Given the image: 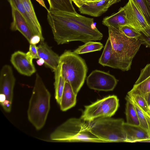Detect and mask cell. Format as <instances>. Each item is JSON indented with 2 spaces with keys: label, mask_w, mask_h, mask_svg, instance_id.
Listing matches in <instances>:
<instances>
[{
  "label": "cell",
  "mask_w": 150,
  "mask_h": 150,
  "mask_svg": "<svg viewBox=\"0 0 150 150\" xmlns=\"http://www.w3.org/2000/svg\"><path fill=\"white\" fill-rule=\"evenodd\" d=\"M47 20L54 38L58 45L73 41L86 42L101 40L103 34L94 24L93 18L81 15L76 12L47 11Z\"/></svg>",
  "instance_id": "cell-1"
},
{
  "label": "cell",
  "mask_w": 150,
  "mask_h": 150,
  "mask_svg": "<svg viewBox=\"0 0 150 150\" xmlns=\"http://www.w3.org/2000/svg\"><path fill=\"white\" fill-rule=\"evenodd\" d=\"M51 94L40 75L36 74L30 99L27 115L28 120L38 130L44 126L50 109Z\"/></svg>",
  "instance_id": "cell-2"
},
{
  "label": "cell",
  "mask_w": 150,
  "mask_h": 150,
  "mask_svg": "<svg viewBox=\"0 0 150 150\" xmlns=\"http://www.w3.org/2000/svg\"><path fill=\"white\" fill-rule=\"evenodd\" d=\"M50 137L52 141L58 142H105L91 132L89 122L81 118L67 120L58 127Z\"/></svg>",
  "instance_id": "cell-3"
},
{
  "label": "cell",
  "mask_w": 150,
  "mask_h": 150,
  "mask_svg": "<svg viewBox=\"0 0 150 150\" xmlns=\"http://www.w3.org/2000/svg\"><path fill=\"white\" fill-rule=\"evenodd\" d=\"M107 27L112 53L120 64L121 70L127 71L130 69L132 60L142 45L140 40L127 37L120 32L119 28Z\"/></svg>",
  "instance_id": "cell-4"
},
{
  "label": "cell",
  "mask_w": 150,
  "mask_h": 150,
  "mask_svg": "<svg viewBox=\"0 0 150 150\" xmlns=\"http://www.w3.org/2000/svg\"><path fill=\"white\" fill-rule=\"evenodd\" d=\"M59 62L65 81L70 84L77 95L84 83L88 71L85 60L78 54L67 50L60 56Z\"/></svg>",
  "instance_id": "cell-5"
},
{
  "label": "cell",
  "mask_w": 150,
  "mask_h": 150,
  "mask_svg": "<svg viewBox=\"0 0 150 150\" xmlns=\"http://www.w3.org/2000/svg\"><path fill=\"white\" fill-rule=\"evenodd\" d=\"M124 123L122 118L100 117L89 122V129L94 135L105 142H126Z\"/></svg>",
  "instance_id": "cell-6"
},
{
  "label": "cell",
  "mask_w": 150,
  "mask_h": 150,
  "mask_svg": "<svg viewBox=\"0 0 150 150\" xmlns=\"http://www.w3.org/2000/svg\"><path fill=\"white\" fill-rule=\"evenodd\" d=\"M119 105L117 96H109L85 106L80 118L91 122L98 118L111 117L117 111Z\"/></svg>",
  "instance_id": "cell-7"
},
{
  "label": "cell",
  "mask_w": 150,
  "mask_h": 150,
  "mask_svg": "<svg viewBox=\"0 0 150 150\" xmlns=\"http://www.w3.org/2000/svg\"><path fill=\"white\" fill-rule=\"evenodd\" d=\"M129 23L146 36H150V25L133 0H129L123 7Z\"/></svg>",
  "instance_id": "cell-8"
},
{
  "label": "cell",
  "mask_w": 150,
  "mask_h": 150,
  "mask_svg": "<svg viewBox=\"0 0 150 150\" xmlns=\"http://www.w3.org/2000/svg\"><path fill=\"white\" fill-rule=\"evenodd\" d=\"M118 80L108 72L95 70L93 71L86 79L88 87L98 91H112L115 88Z\"/></svg>",
  "instance_id": "cell-9"
},
{
  "label": "cell",
  "mask_w": 150,
  "mask_h": 150,
  "mask_svg": "<svg viewBox=\"0 0 150 150\" xmlns=\"http://www.w3.org/2000/svg\"><path fill=\"white\" fill-rule=\"evenodd\" d=\"M16 79L11 67L4 65L0 72V93L6 97V100L12 103Z\"/></svg>",
  "instance_id": "cell-10"
},
{
  "label": "cell",
  "mask_w": 150,
  "mask_h": 150,
  "mask_svg": "<svg viewBox=\"0 0 150 150\" xmlns=\"http://www.w3.org/2000/svg\"><path fill=\"white\" fill-rule=\"evenodd\" d=\"M10 61L18 72L22 75L30 76L36 71L33 62L28 59L26 53L22 51L14 52L11 55Z\"/></svg>",
  "instance_id": "cell-11"
},
{
  "label": "cell",
  "mask_w": 150,
  "mask_h": 150,
  "mask_svg": "<svg viewBox=\"0 0 150 150\" xmlns=\"http://www.w3.org/2000/svg\"><path fill=\"white\" fill-rule=\"evenodd\" d=\"M150 92V64L142 69L139 76L132 88L127 93L130 96L138 94L142 96Z\"/></svg>",
  "instance_id": "cell-12"
},
{
  "label": "cell",
  "mask_w": 150,
  "mask_h": 150,
  "mask_svg": "<svg viewBox=\"0 0 150 150\" xmlns=\"http://www.w3.org/2000/svg\"><path fill=\"white\" fill-rule=\"evenodd\" d=\"M37 48L39 58L44 60L45 66L54 72L59 65L60 56L44 41L40 42Z\"/></svg>",
  "instance_id": "cell-13"
},
{
  "label": "cell",
  "mask_w": 150,
  "mask_h": 150,
  "mask_svg": "<svg viewBox=\"0 0 150 150\" xmlns=\"http://www.w3.org/2000/svg\"><path fill=\"white\" fill-rule=\"evenodd\" d=\"M13 21L11 25V29L19 31L29 42L34 35L25 19L20 12L15 7L11 6Z\"/></svg>",
  "instance_id": "cell-14"
},
{
  "label": "cell",
  "mask_w": 150,
  "mask_h": 150,
  "mask_svg": "<svg viewBox=\"0 0 150 150\" xmlns=\"http://www.w3.org/2000/svg\"><path fill=\"white\" fill-rule=\"evenodd\" d=\"M123 127L126 135V142H137L150 139L148 131L141 127L124 123Z\"/></svg>",
  "instance_id": "cell-15"
},
{
  "label": "cell",
  "mask_w": 150,
  "mask_h": 150,
  "mask_svg": "<svg viewBox=\"0 0 150 150\" xmlns=\"http://www.w3.org/2000/svg\"><path fill=\"white\" fill-rule=\"evenodd\" d=\"M108 0H101L87 4H83L79 8L81 13L97 17L101 16L108 9Z\"/></svg>",
  "instance_id": "cell-16"
},
{
  "label": "cell",
  "mask_w": 150,
  "mask_h": 150,
  "mask_svg": "<svg viewBox=\"0 0 150 150\" xmlns=\"http://www.w3.org/2000/svg\"><path fill=\"white\" fill-rule=\"evenodd\" d=\"M99 63L104 66H108L121 70L120 64L112 53V44L110 39H107L103 53L99 59Z\"/></svg>",
  "instance_id": "cell-17"
},
{
  "label": "cell",
  "mask_w": 150,
  "mask_h": 150,
  "mask_svg": "<svg viewBox=\"0 0 150 150\" xmlns=\"http://www.w3.org/2000/svg\"><path fill=\"white\" fill-rule=\"evenodd\" d=\"M76 96L70 84L66 81L59 104L61 110L65 111L74 107L76 102Z\"/></svg>",
  "instance_id": "cell-18"
},
{
  "label": "cell",
  "mask_w": 150,
  "mask_h": 150,
  "mask_svg": "<svg viewBox=\"0 0 150 150\" xmlns=\"http://www.w3.org/2000/svg\"><path fill=\"white\" fill-rule=\"evenodd\" d=\"M102 23L107 27L110 25L119 28L124 25L130 26L129 23L123 7H120L117 12L104 18Z\"/></svg>",
  "instance_id": "cell-19"
},
{
  "label": "cell",
  "mask_w": 150,
  "mask_h": 150,
  "mask_svg": "<svg viewBox=\"0 0 150 150\" xmlns=\"http://www.w3.org/2000/svg\"><path fill=\"white\" fill-rule=\"evenodd\" d=\"M54 72L55 97L57 103L59 105L66 82L62 74V64L60 62H59L57 68Z\"/></svg>",
  "instance_id": "cell-20"
},
{
  "label": "cell",
  "mask_w": 150,
  "mask_h": 150,
  "mask_svg": "<svg viewBox=\"0 0 150 150\" xmlns=\"http://www.w3.org/2000/svg\"><path fill=\"white\" fill-rule=\"evenodd\" d=\"M21 0L28 16L41 38V42L44 41L45 39L42 35L41 27L36 16L31 0Z\"/></svg>",
  "instance_id": "cell-21"
},
{
  "label": "cell",
  "mask_w": 150,
  "mask_h": 150,
  "mask_svg": "<svg viewBox=\"0 0 150 150\" xmlns=\"http://www.w3.org/2000/svg\"><path fill=\"white\" fill-rule=\"evenodd\" d=\"M125 114L126 123L128 124L140 126V122L135 107L129 96L127 95Z\"/></svg>",
  "instance_id": "cell-22"
},
{
  "label": "cell",
  "mask_w": 150,
  "mask_h": 150,
  "mask_svg": "<svg viewBox=\"0 0 150 150\" xmlns=\"http://www.w3.org/2000/svg\"><path fill=\"white\" fill-rule=\"evenodd\" d=\"M50 11H61L69 12H76L71 0H47Z\"/></svg>",
  "instance_id": "cell-23"
},
{
  "label": "cell",
  "mask_w": 150,
  "mask_h": 150,
  "mask_svg": "<svg viewBox=\"0 0 150 150\" xmlns=\"http://www.w3.org/2000/svg\"><path fill=\"white\" fill-rule=\"evenodd\" d=\"M8 1L11 6L13 7L16 8L21 13L33 34L39 35L35 27L28 16L21 0H8Z\"/></svg>",
  "instance_id": "cell-24"
},
{
  "label": "cell",
  "mask_w": 150,
  "mask_h": 150,
  "mask_svg": "<svg viewBox=\"0 0 150 150\" xmlns=\"http://www.w3.org/2000/svg\"><path fill=\"white\" fill-rule=\"evenodd\" d=\"M103 47V45L100 42L91 41L79 46L77 49L74 50L73 52L78 54H79L100 51Z\"/></svg>",
  "instance_id": "cell-25"
},
{
  "label": "cell",
  "mask_w": 150,
  "mask_h": 150,
  "mask_svg": "<svg viewBox=\"0 0 150 150\" xmlns=\"http://www.w3.org/2000/svg\"><path fill=\"white\" fill-rule=\"evenodd\" d=\"M119 29L124 35L130 38H139L142 35L141 32L129 25L120 26Z\"/></svg>",
  "instance_id": "cell-26"
},
{
  "label": "cell",
  "mask_w": 150,
  "mask_h": 150,
  "mask_svg": "<svg viewBox=\"0 0 150 150\" xmlns=\"http://www.w3.org/2000/svg\"><path fill=\"white\" fill-rule=\"evenodd\" d=\"M128 96L132 101L135 108L139 121L140 126L148 131V126L147 121L142 110L137 103L133 97L131 96Z\"/></svg>",
  "instance_id": "cell-27"
},
{
  "label": "cell",
  "mask_w": 150,
  "mask_h": 150,
  "mask_svg": "<svg viewBox=\"0 0 150 150\" xmlns=\"http://www.w3.org/2000/svg\"><path fill=\"white\" fill-rule=\"evenodd\" d=\"M129 96H131L133 97L142 110L148 113L149 114H150L149 105L143 96L138 94H134Z\"/></svg>",
  "instance_id": "cell-28"
},
{
  "label": "cell",
  "mask_w": 150,
  "mask_h": 150,
  "mask_svg": "<svg viewBox=\"0 0 150 150\" xmlns=\"http://www.w3.org/2000/svg\"><path fill=\"white\" fill-rule=\"evenodd\" d=\"M141 10L149 23L150 25V12L145 0H133Z\"/></svg>",
  "instance_id": "cell-29"
},
{
  "label": "cell",
  "mask_w": 150,
  "mask_h": 150,
  "mask_svg": "<svg viewBox=\"0 0 150 150\" xmlns=\"http://www.w3.org/2000/svg\"><path fill=\"white\" fill-rule=\"evenodd\" d=\"M26 53L28 59L32 62L33 59L40 58L38 53L37 47L36 45L30 44L29 51Z\"/></svg>",
  "instance_id": "cell-30"
},
{
  "label": "cell",
  "mask_w": 150,
  "mask_h": 150,
  "mask_svg": "<svg viewBox=\"0 0 150 150\" xmlns=\"http://www.w3.org/2000/svg\"><path fill=\"white\" fill-rule=\"evenodd\" d=\"M139 38L140 40L142 45L143 44L147 47H150V36L147 37L144 34H142Z\"/></svg>",
  "instance_id": "cell-31"
},
{
  "label": "cell",
  "mask_w": 150,
  "mask_h": 150,
  "mask_svg": "<svg viewBox=\"0 0 150 150\" xmlns=\"http://www.w3.org/2000/svg\"><path fill=\"white\" fill-rule=\"evenodd\" d=\"M0 104L5 111L7 112H11L12 103L6 100L4 102Z\"/></svg>",
  "instance_id": "cell-32"
},
{
  "label": "cell",
  "mask_w": 150,
  "mask_h": 150,
  "mask_svg": "<svg viewBox=\"0 0 150 150\" xmlns=\"http://www.w3.org/2000/svg\"><path fill=\"white\" fill-rule=\"evenodd\" d=\"M41 39L40 36L37 35H33L31 38L29 42L30 44L36 45L41 42Z\"/></svg>",
  "instance_id": "cell-33"
},
{
  "label": "cell",
  "mask_w": 150,
  "mask_h": 150,
  "mask_svg": "<svg viewBox=\"0 0 150 150\" xmlns=\"http://www.w3.org/2000/svg\"><path fill=\"white\" fill-rule=\"evenodd\" d=\"M142 110L146 119L148 126V131L150 136V115L148 113L145 112L143 110Z\"/></svg>",
  "instance_id": "cell-34"
},
{
  "label": "cell",
  "mask_w": 150,
  "mask_h": 150,
  "mask_svg": "<svg viewBox=\"0 0 150 150\" xmlns=\"http://www.w3.org/2000/svg\"><path fill=\"white\" fill-rule=\"evenodd\" d=\"M78 8H80L83 5L82 0H71Z\"/></svg>",
  "instance_id": "cell-35"
},
{
  "label": "cell",
  "mask_w": 150,
  "mask_h": 150,
  "mask_svg": "<svg viewBox=\"0 0 150 150\" xmlns=\"http://www.w3.org/2000/svg\"><path fill=\"white\" fill-rule=\"evenodd\" d=\"M143 96L144 97L149 105L150 104V92L146 93Z\"/></svg>",
  "instance_id": "cell-36"
},
{
  "label": "cell",
  "mask_w": 150,
  "mask_h": 150,
  "mask_svg": "<svg viewBox=\"0 0 150 150\" xmlns=\"http://www.w3.org/2000/svg\"><path fill=\"white\" fill-rule=\"evenodd\" d=\"M120 1V0H108L107 4V6L109 8L113 4L118 2Z\"/></svg>",
  "instance_id": "cell-37"
},
{
  "label": "cell",
  "mask_w": 150,
  "mask_h": 150,
  "mask_svg": "<svg viewBox=\"0 0 150 150\" xmlns=\"http://www.w3.org/2000/svg\"><path fill=\"white\" fill-rule=\"evenodd\" d=\"M101 0H82V4L83 5L91 3L98 1Z\"/></svg>",
  "instance_id": "cell-38"
},
{
  "label": "cell",
  "mask_w": 150,
  "mask_h": 150,
  "mask_svg": "<svg viewBox=\"0 0 150 150\" xmlns=\"http://www.w3.org/2000/svg\"><path fill=\"white\" fill-rule=\"evenodd\" d=\"M41 5L45 8L47 11L48 10L46 7L45 2L43 0H36Z\"/></svg>",
  "instance_id": "cell-39"
},
{
  "label": "cell",
  "mask_w": 150,
  "mask_h": 150,
  "mask_svg": "<svg viewBox=\"0 0 150 150\" xmlns=\"http://www.w3.org/2000/svg\"><path fill=\"white\" fill-rule=\"evenodd\" d=\"M6 100V97L3 94H0V103L4 102Z\"/></svg>",
  "instance_id": "cell-40"
},
{
  "label": "cell",
  "mask_w": 150,
  "mask_h": 150,
  "mask_svg": "<svg viewBox=\"0 0 150 150\" xmlns=\"http://www.w3.org/2000/svg\"><path fill=\"white\" fill-rule=\"evenodd\" d=\"M37 64L39 66H42L43 64H44V60L41 58H40L36 62Z\"/></svg>",
  "instance_id": "cell-41"
},
{
  "label": "cell",
  "mask_w": 150,
  "mask_h": 150,
  "mask_svg": "<svg viewBox=\"0 0 150 150\" xmlns=\"http://www.w3.org/2000/svg\"><path fill=\"white\" fill-rule=\"evenodd\" d=\"M145 1L150 12V0H145Z\"/></svg>",
  "instance_id": "cell-42"
},
{
  "label": "cell",
  "mask_w": 150,
  "mask_h": 150,
  "mask_svg": "<svg viewBox=\"0 0 150 150\" xmlns=\"http://www.w3.org/2000/svg\"><path fill=\"white\" fill-rule=\"evenodd\" d=\"M140 142H150V139L142 140V141H141Z\"/></svg>",
  "instance_id": "cell-43"
},
{
  "label": "cell",
  "mask_w": 150,
  "mask_h": 150,
  "mask_svg": "<svg viewBox=\"0 0 150 150\" xmlns=\"http://www.w3.org/2000/svg\"><path fill=\"white\" fill-rule=\"evenodd\" d=\"M149 111L150 112V104L149 105ZM149 114L150 115V114Z\"/></svg>",
  "instance_id": "cell-44"
}]
</instances>
